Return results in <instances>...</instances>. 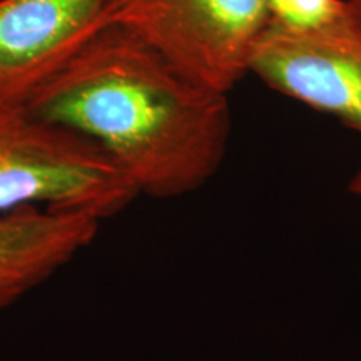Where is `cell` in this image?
<instances>
[{
	"label": "cell",
	"mask_w": 361,
	"mask_h": 361,
	"mask_svg": "<svg viewBox=\"0 0 361 361\" xmlns=\"http://www.w3.org/2000/svg\"><path fill=\"white\" fill-rule=\"evenodd\" d=\"M24 106L94 144L139 196L156 200L204 186L231 137L228 94L189 78L114 22Z\"/></svg>",
	"instance_id": "obj_1"
},
{
	"label": "cell",
	"mask_w": 361,
	"mask_h": 361,
	"mask_svg": "<svg viewBox=\"0 0 361 361\" xmlns=\"http://www.w3.org/2000/svg\"><path fill=\"white\" fill-rule=\"evenodd\" d=\"M137 197L130 180L94 144L34 116L24 104H0V214L57 207L104 223Z\"/></svg>",
	"instance_id": "obj_2"
},
{
	"label": "cell",
	"mask_w": 361,
	"mask_h": 361,
	"mask_svg": "<svg viewBox=\"0 0 361 361\" xmlns=\"http://www.w3.org/2000/svg\"><path fill=\"white\" fill-rule=\"evenodd\" d=\"M111 22L189 78L229 94L250 74L269 11L268 0H111Z\"/></svg>",
	"instance_id": "obj_3"
},
{
	"label": "cell",
	"mask_w": 361,
	"mask_h": 361,
	"mask_svg": "<svg viewBox=\"0 0 361 361\" xmlns=\"http://www.w3.org/2000/svg\"><path fill=\"white\" fill-rule=\"evenodd\" d=\"M250 74L361 134V2L346 0L340 17L313 30L268 25Z\"/></svg>",
	"instance_id": "obj_4"
},
{
	"label": "cell",
	"mask_w": 361,
	"mask_h": 361,
	"mask_svg": "<svg viewBox=\"0 0 361 361\" xmlns=\"http://www.w3.org/2000/svg\"><path fill=\"white\" fill-rule=\"evenodd\" d=\"M107 24L111 0H0V104H24Z\"/></svg>",
	"instance_id": "obj_5"
},
{
	"label": "cell",
	"mask_w": 361,
	"mask_h": 361,
	"mask_svg": "<svg viewBox=\"0 0 361 361\" xmlns=\"http://www.w3.org/2000/svg\"><path fill=\"white\" fill-rule=\"evenodd\" d=\"M101 224L90 214L57 207L29 206L0 214V313L92 246Z\"/></svg>",
	"instance_id": "obj_6"
},
{
	"label": "cell",
	"mask_w": 361,
	"mask_h": 361,
	"mask_svg": "<svg viewBox=\"0 0 361 361\" xmlns=\"http://www.w3.org/2000/svg\"><path fill=\"white\" fill-rule=\"evenodd\" d=\"M346 0H268L269 25L284 30H313L335 20Z\"/></svg>",
	"instance_id": "obj_7"
},
{
	"label": "cell",
	"mask_w": 361,
	"mask_h": 361,
	"mask_svg": "<svg viewBox=\"0 0 361 361\" xmlns=\"http://www.w3.org/2000/svg\"><path fill=\"white\" fill-rule=\"evenodd\" d=\"M348 189H350V192L356 194V196H361V169L355 174V178L351 179Z\"/></svg>",
	"instance_id": "obj_8"
},
{
	"label": "cell",
	"mask_w": 361,
	"mask_h": 361,
	"mask_svg": "<svg viewBox=\"0 0 361 361\" xmlns=\"http://www.w3.org/2000/svg\"><path fill=\"white\" fill-rule=\"evenodd\" d=\"M358 2H361V0H358Z\"/></svg>",
	"instance_id": "obj_9"
}]
</instances>
